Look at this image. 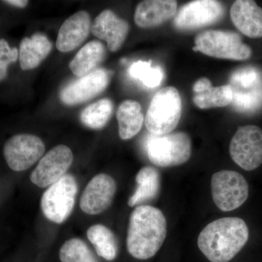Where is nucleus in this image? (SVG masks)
<instances>
[{
    "mask_svg": "<svg viewBox=\"0 0 262 262\" xmlns=\"http://www.w3.org/2000/svg\"><path fill=\"white\" fill-rule=\"evenodd\" d=\"M166 235L167 222L163 212L152 206H137L129 221L127 251L137 259H149L158 252Z\"/></svg>",
    "mask_w": 262,
    "mask_h": 262,
    "instance_id": "f257e3e1",
    "label": "nucleus"
},
{
    "mask_svg": "<svg viewBox=\"0 0 262 262\" xmlns=\"http://www.w3.org/2000/svg\"><path fill=\"white\" fill-rule=\"evenodd\" d=\"M249 230L242 219L226 217L213 221L199 234L198 245L211 262H229L244 247Z\"/></svg>",
    "mask_w": 262,
    "mask_h": 262,
    "instance_id": "f03ea898",
    "label": "nucleus"
},
{
    "mask_svg": "<svg viewBox=\"0 0 262 262\" xmlns=\"http://www.w3.org/2000/svg\"><path fill=\"white\" fill-rule=\"evenodd\" d=\"M182 98L178 90L169 86L160 90L151 99L145 117L151 134L163 136L177 127L182 117Z\"/></svg>",
    "mask_w": 262,
    "mask_h": 262,
    "instance_id": "7ed1b4c3",
    "label": "nucleus"
},
{
    "mask_svg": "<svg viewBox=\"0 0 262 262\" xmlns=\"http://www.w3.org/2000/svg\"><path fill=\"white\" fill-rule=\"evenodd\" d=\"M146 154L157 166L171 167L187 163L192 154L190 137L184 132L156 136L150 134L146 141Z\"/></svg>",
    "mask_w": 262,
    "mask_h": 262,
    "instance_id": "20e7f679",
    "label": "nucleus"
},
{
    "mask_svg": "<svg viewBox=\"0 0 262 262\" xmlns=\"http://www.w3.org/2000/svg\"><path fill=\"white\" fill-rule=\"evenodd\" d=\"M194 43V51L213 58L245 61L252 55L251 48L243 42L241 36L229 31H206L196 36Z\"/></svg>",
    "mask_w": 262,
    "mask_h": 262,
    "instance_id": "39448f33",
    "label": "nucleus"
},
{
    "mask_svg": "<svg viewBox=\"0 0 262 262\" xmlns=\"http://www.w3.org/2000/svg\"><path fill=\"white\" fill-rule=\"evenodd\" d=\"M78 185L75 177L65 174L50 186L41 199L43 214L56 224L65 222L73 211Z\"/></svg>",
    "mask_w": 262,
    "mask_h": 262,
    "instance_id": "423d86ee",
    "label": "nucleus"
},
{
    "mask_svg": "<svg viewBox=\"0 0 262 262\" xmlns=\"http://www.w3.org/2000/svg\"><path fill=\"white\" fill-rule=\"evenodd\" d=\"M211 187L215 206L223 211L237 209L246 201L249 194L246 179L233 170H222L213 174Z\"/></svg>",
    "mask_w": 262,
    "mask_h": 262,
    "instance_id": "0eeeda50",
    "label": "nucleus"
},
{
    "mask_svg": "<svg viewBox=\"0 0 262 262\" xmlns=\"http://www.w3.org/2000/svg\"><path fill=\"white\" fill-rule=\"evenodd\" d=\"M229 152L234 163L251 171L262 164V130L256 125L239 127L232 137Z\"/></svg>",
    "mask_w": 262,
    "mask_h": 262,
    "instance_id": "6e6552de",
    "label": "nucleus"
},
{
    "mask_svg": "<svg viewBox=\"0 0 262 262\" xmlns=\"http://www.w3.org/2000/svg\"><path fill=\"white\" fill-rule=\"evenodd\" d=\"M46 146L37 136L18 134L12 136L5 144L3 153L10 169L20 172L31 168L42 158Z\"/></svg>",
    "mask_w": 262,
    "mask_h": 262,
    "instance_id": "1a4fd4ad",
    "label": "nucleus"
},
{
    "mask_svg": "<svg viewBox=\"0 0 262 262\" xmlns=\"http://www.w3.org/2000/svg\"><path fill=\"white\" fill-rule=\"evenodd\" d=\"M73 153L68 146L58 145L45 155L31 174V182L38 187H50L65 175L73 162Z\"/></svg>",
    "mask_w": 262,
    "mask_h": 262,
    "instance_id": "9d476101",
    "label": "nucleus"
},
{
    "mask_svg": "<svg viewBox=\"0 0 262 262\" xmlns=\"http://www.w3.org/2000/svg\"><path fill=\"white\" fill-rule=\"evenodd\" d=\"M225 8L215 0H196L186 4L174 18L173 24L179 30H192L211 25L220 20Z\"/></svg>",
    "mask_w": 262,
    "mask_h": 262,
    "instance_id": "9b49d317",
    "label": "nucleus"
},
{
    "mask_svg": "<svg viewBox=\"0 0 262 262\" xmlns=\"http://www.w3.org/2000/svg\"><path fill=\"white\" fill-rule=\"evenodd\" d=\"M107 70L96 69L89 75L71 82L62 90L60 98L68 106L80 104L92 99L102 93L110 82Z\"/></svg>",
    "mask_w": 262,
    "mask_h": 262,
    "instance_id": "f8f14e48",
    "label": "nucleus"
},
{
    "mask_svg": "<svg viewBox=\"0 0 262 262\" xmlns=\"http://www.w3.org/2000/svg\"><path fill=\"white\" fill-rule=\"evenodd\" d=\"M117 191L115 179L100 173L90 181L81 196L80 206L84 213L97 215L107 210L113 203Z\"/></svg>",
    "mask_w": 262,
    "mask_h": 262,
    "instance_id": "ddd939ff",
    "label": "nucleus"
},
{
    "mask_svg": "<svg viewBox=\"0 0 262 262\" xmlns=\"http://www.w3.org/2000/svg\"><path fill=\"white\" fill-rule=\"evenodd\" d=\"M91 32L107 43L108 49L116 52L122 47L129 32V25L113 11L105 10L91 24Z\"/></svg>",
    "mask_w": 262,
    "mask_h": 262,
    "instance_id": "4468645a",
    "label": "nucleus"
},
{
    "mask_svg": "<svg viewBox=\"0 0 262 262\" xmlns=\"http://www.w3.org/2000/svg\"><path fill=\"white\" fill-rule=\"evenodd\" d=\"M91 28V16L88 12L80 10L67 19L58 32L56 48L62 53L74 51L89 36Z\"/></svg>",
    "mask_w": 262,
    "mask_h": 262,
    "instance_id": "2eb2a0df",
    "label": "nucleus"
},
{
    "mask_svg": "<svg viewBox=\"0 0 262 262\" xmlns=\"http://www.w3.org/2000/svg\"><path fill=\"white\" fill-rule=\"evenodd\" d=\"M232 23L250 38L262 37V8L252 0H237L231 7Z\"/></svg>",
    "mask_w": 262,
    "mask_h": 262,
    "instance_id": "dca6fc26",
    "label": "nucleus"
},
{
    "mask_svg": "<svg viewBox=\"0 0 262 262\" xmlns=\"http://www.w3.org/2000/svg\"><path fill=\"white\" fill-rule=\"evenodd\" d=\"M177 10V2L173 0H146L136 7L134 20L141 28H153L173 17Z\"/></svg>",
    "mask_w": 262,
    "mask_h": 262,
    "instance_id": "f3484780",
    "label": "nucleus"
},
{
    "mask_svg": "<svg viewBox=\"0 0 262 262\" xmlns=\"http://www.w3.org/2000/svg\"><path fill=\"white\" fill-rule=\"evenodd\" d=\"M192 89L194 94L193 102L202 110L224 107L232 101L233 93L229 84L214 88L206 77L196 81Z\"/></svg>",
    "mask_w": 262,
    "mask_h": 262,
    "instance_id": "a211bd4d",
    "label": "nucleus"
},
{
    "mask_svg": "<svg viewBox=\"0 0 262 262\" xmlns=\"http://www.w3.org/2000/svg\"><path fill=\"white\" fill-rule=\"evenodd\" d=\"M52 43L46 35L35 33L31 37H25L19 48V61L22 70L37 68L52 51Z\"/></svg>",
    "mask_w": 262,
    "mask_h": 262,
    "instance_id": "6ab92c4d",
    "label": "nucleus"
},
{
    "mask_svg": "<svg viewBox=\"0 0 262 262\" xmlns=\"http://www.w3.org/2000/svg\"><path fill=\"white\" fill-rule=\"evenodd\" d=\"M106 48L101 42L91 41L81 48L70 63L72 73L79 77L89 75L104 59Z\"/></svg>",
    "mask_w": 262,
    "mask_h": 262,
    "instance_id": "aec40b11",
    "label": "nucleus"
},
{
    "mask_svg": "<svg viewBox=\"0 0 262 262\" xmlns=\"http://www.w3.org/2000/svg\"><path fill=\"white\" fill-rule=\"evenodd\" d=\"M117 118L120 139H132L141 130L144 123V114L140 103L131 100L123 101L117 110Z\"/></svg>",
    "mask_w": 262,
    "mask_h": 262,
    "instance_id": "412c9836",
    "label": "nucleus"
},
{
    "mask_svg": "<svg viewBox=\"0 0 262 262\" xmlns=\"http://www.w3.org/2000/svg\"><path fill=\"white\" fill-rule=\"evenodd\" d=\"M137 188L130 196L128 206L134 207L157 198L160 187L159 172L152 167H144L139 170L136 177Z\"/></svg>",
    "mask_w": 262,
    "mask_h": 262,
    "instance_id": "4be33fe9",
    "label": "nucleus"
},
{
    "mask_svg": "<svg viewBox=\"0 0 262 262\" xmlns=\"http://www.w3.org/2000/svg\"><path fill=\"white\" fill-rule=\"evenodd\" d=\"M87 236L98 256L107 261H113L117 257V239L115 234L107 227L102 225L92 226L88 229Z\"/></svg>",
    "mask_w": 262,
    "mask_h": 262,
    "instance_id": "5701e85b",
    "label": "nucleus"
},
{
    "mask_svg": "<svg viewBox=\"0 0 262 262\" xmlns=\"http://www.w3.org/2000/svg\"><path fill=\"white\" fill-rule=\"evenodd\" d=\"M113 113V103L108 98H103L82 110L80 121L89 128H103L106 126Z\"/></svg>",
    "mask_w": 262,
    "mask_h": 262,
    "instance_id": "b1692460",
    "label": "nucleus"
},
{
    "mask_svg": "<svg viewBox=\"0 0 262 262\" xmlns=\"http://www.w3.org/2000/svg\"><path fill=\"white\" fill-rule=\"evenodd\" d=\"M128 75L134 80L140 81L148 89L158 87L164 78V72L161 67H153L151 61L134 62L129 68Z\"/></svg>",
    "mask_w": 262,
    "mask_h": 262,
    "instance_id": "393cba45",
    "label": "nucleus"
},
{
    "mask_svg": "<svg viewBox=\"0 0 262 262\" xmlns=\"http://www.w3.org/2000/svg\"><path fill=\"white\" fill-rule=\"evenodd\" d=\"M61 262H98L87 244L79 238L66 241L60 249Z\"/></svg>",
    "mask_w": 262,
    "mask_h": 262,
    "instance_id": "a878e982",
    "label": "nucleus"
},
{
    "mask_svg": "<svg viewBox=\"0 0 262 262\" xmlns=\"http://www.w3.org/2000/svg\"><path fill=\"white\" fill-rule=\"evenodd\" d=\"M232 105L236 110L245 113H251L259 107L262 103L261 89L249 91H234Z\"/></svg>",
    "mask_w": 262,
    "mask_h": 262,
    "instance_id": "bb28decb",
    "label": "nucleus"
},
{
    "mask_svg": "<svg viewBox=\"0 0 262 262\" xmlns=\"http://www.w3.org/2000/svg\"><path fill=\"white\" fill-rule=\"evenodd\" d=\"M260 75L257 70L251 67L239 69L231 76L230 84L232 89H248V91L259 89Z\"/></svg>",
    "mask_w": 262,
    "mask_h": 262,
    "instance_id": "cd10ccee",
    "label": "nucleus"
},
{
    "mask_svg": "<svg viewBox=\"0 0 262 262\" xmlns=\"http://www.w3.org/2000/svg\"><path fill=\"white\" fill-rule=\"evenodd\" d=\"M19 58V50L10 48L9 43L5 39H0V59L7 65L15 63Z\"/></svg>",
    "mask_w": 262,
    "mask_h": 262,
    "instance_id": "c85d7f7f",
    "label": "nucleus"
},
{
    "mask_svg": "<svg viewBox=\"0 0 262 262\" xmlns=\"http://www.w3.org/2000/svg\"><path fill=\"white\" fill-rule=\"evenodd\" d=\"M4 3L17 8H24L28 5L29 2L27 0H8V1H4Z\"/></svg>",
    "mask_w": 262,
    "mask_h": 262,
    "instance_id": "c756f323",
    "label": "nucleus"
},
{
    "mask_svg": "<svg viewBox=\"0 0 262 262\" xmlns=\"http://www.w3.org/2000/svg\"><path fill=\"white\" fill-rule=\"evenodd\" d=\"M8 66L0 59V81L5 80L8 76Z\"/></svg>",
    "mask_w": 262,
    "mask_h": 262,
    "instance_id": "7c9ffc66",
    "label": "nucleus"
}]
</instances>
